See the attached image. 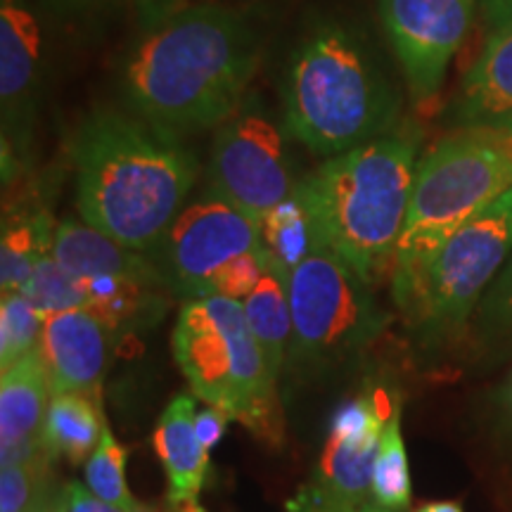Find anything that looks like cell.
Instances as JSON below:
<instances>
[{
	"label": "cell",
	"mask_w": 512,
	"mask_h": 512,
	"mask_svg": "<svg viewBox=\"0 0 512 512\" xmlns=\"http://www.w3.org/2000/svg\"><path fill=\"white\" fill-rule=\"evenodd\" d=\"M354 512H389V510H384V508H380V505H375V503H368V505H363V508H358Z\"/></svg>",
	"instance_id": "cell-39"
},
{
	"label": "cell",
	"mask_w": 512,
	"mask_h": 512,
	"mask_svg": "<svg viewBox=\"0 0 512 512\" xmlns=\"http://www.w3.org/2000/svg\"><path fill=\"white\" fill-rule=\"evenodd\" d=\"M43 81V31L29 0H0V112L5 181L29 159Z\"/></svg>",
	"instance_id": "cell-13"
},
{
	"label": "cell",
	"mask_w": 512,
	"mask_h": 512,
	"mask_svg": "<svg viewBox=\"0 0 512 512\" xmlns=\"http://www.w3.org/2000/svg\"><path fill=\"white\" fill-rule=\"evenodd\" d=\"M128 3H131L133 10H136L138 24L140 29H143V34H150V31L159 29L164 22H169V19L178 15L183 8H188L185 0H128Z\"/></svg>",
	"instance_id": "cell-31"
},
{
	"label": "cell",
	"mask_w": 512,
	"mask_h": 512,
	"mask_svg": "<svg viewBox=\"0 0 512 512\" xmlns=\"http://www.w3.org/2000/svg\"><path fill=\"white\" fill-rule=\"evenodd\" d=\"M53 458L48 451L24 463L3 465L0 475V512H29L34 508L36 494L41 491V479L46 475V460Z\"/></svg>",
	"instance_id": "cell-28"
},
{
	"label": "cell",
	"mask_w": 512,
	"mask_h": 512,
	"mask_svg": "<svg viewBox=\"0 0 512 512\" xmlns=\"http://www.w3.org/2000/svg\"><path fill=\"white\" fill-rule=\"evenodd\" d=\"M259 223L266 252L287 273H292L316 249L325 247L311 211L299 197V192L273 207Z\"/></svg>",
	"instance_id": "cell-22"
},
{
	"label": "cell",
	"mask_w": 512,
	"mask_h": 512,
	"mask_svg": "<svg viewBox=\"0 0 512 512\" xmlns=\"http://www.w3.org/2000/svg\"><path fill=\"white\" fill-rule=\"evenodd\" d=\"M479 328L491 339H512V259L479 302Z\"/></svg>",
	"instance_id": "cell-30"
},
{
	"label": "cell",
	"mask_w": 512,
	"mask_h": 512,
	"mask_svg": "<svg viewBox=\"0 0 512 512\" xmlns=\"http://www.w3.org/2000/svg\"><path fill=\"white\" fill-rule=\"evenodd\" d=\"M69 155L81 219L143 254L162 245L197 181V159L181 136L112 107L81 121Z\"/></svg>",
	"instance_id": "cell-2"
},
{
	"label": "cell",
	"mask_w": 512,
	"mask_h": 512,
	"mask_svg": "<svg viewBox=\"0 0 512 512\" xmlns=\"http://www.w3.org/2000/svg\"><path fill=\"white\" fill-rule=\"evenodd\" d=\"M252 335L259 344L268 373L278 382L280 368L292 339V313H290V273L275 261L266 268L264 278L256 290L242 302Z\"/></svg>",
	"instance_id": "cell-19"
},
{
	"label": "cell",
	"mask_w": 512,
	"mask_h": 512,
	"mask_svg": "<svg viewBox=\"0 0 512 512\" xmlns=\"http://www.w3.org/2000/svg\"><path fill=\"white\" fill-rule=\"evenodd\" d=\"M415 512H465V510L458 501H432V503L420 505Z\"/></svg>",
	"instance_id": "cell-36"
},
{
	"label": "cell",
	"mask_w": 512,
	"mask_h": 512,
	"mask_svg": "<svg viewBox=\"0 0 512 512\" xmlns=\"http://www.w3.org/2000/svg\"><path fill=\"white\" fill-rule=\"evenodd\" d=\"M50 8L67 12V15H79V12H88L98 5L105 3V0H46Z\"/></svg>",
	"instance_id": "cell-35"
},
{
	"label": "cell",
	"mask_w": 512,
	"mask_h": 512,
	"mask_svg": "<svg viewBox=\"0 0 512 512\" xmlns=\"http://www.w3.org/2000/svg\"><path fill=\"white\" fill-rule=\"evenodd\" d=\"M399 93L354 24L320 19L294 46L283 79V126L332 159L394 131Z\"/></svg>",
	"instance_id": "cell-3"
},
{
	"label": "cell",
	"mask_w": 512,
	"mask_h": 512,
	"mask_svg": "<svg viewBox=\"0 0 512 512\" xmlns=\"http://www.w3.org/2000/svg\"><path fill=\"white\" fill-rule=\"evenodd\" d=\"M482 3L484 17L491 31L505 27L512 22V0H479Z\"/></svg>",
	"instance_id": "cell-34"
},
{
	"label": "cell",
	"mask_w": 512,
	"mask_h": 512,
	"mask_svg": "<svg viewBox=\"0 0 512 512\" xmlns=\"http://www.w3.org/2000/svg\"><path fill=\"white\" fill-rule=\"evenodd\" d=\"M43 320L46 316L24 294H3V304H0V366L3 370L38 351Z\"/></svg>",
	"instance_id": "cell-27"
},
{
	"label": "cell",
	"mask_w": 512,
	"mask_h": 512,
	"mask_svg": "<svg viewBox=\"0 0 512 512\" xmlns=\"http://www.w3.org/2000/svg\"><path fill=\"white\" fill-rule=\"evenodd\" d=\"M503 403H505V413H508V418L512 422V380H510L508 389H505V394H503Z\"/></svg>",
	"instance_id": "cell-38"
},
{
	"label": "cell",
	"mask_w": 512,
	"mask_h": 512,
	"mask_svg": "<svg viewBox=\"0 0 512 512\" xmlns=\"http://www.w3.org/2000/svg\"><path fill=\"white\" fill-rule=\"evenodd\" d=\"M411 496V470H408L406 444L401 437V401H394V411L382 430L380 451L375 460L373 503L389 512H406L411 508Z\"/></svg>",
	"instance_id": "cell-24"
},
{
	"label": "cell",
	"mask_w": 512,
	"mask_h": 512,
	"mask_svg": "<svg viewBox=\"0 0 512 512\" xmlns=\"http://www.w3.org/2000/svg\"><path fill=\"white\" fill-rule=\"evenodd\" d=\"M285 128L259 95H247L240 110L219 126L207 166L209 190L261 221L297 192Z\"/></svg>",
	"instance_id": "cell-9"
},
{
	"label": "cell",
	"mask_w": 512,
	"mask_h": 512,
	"mask_svg": "<svg viewBox=\"0 0 512 512\" xmlns=\"http://www.w3.org/2000/svg\"><path fill=\"white\" fill-rule=\"evenodd\" d=\"M88 290V311L95 313L110 330L140 328L155 323L164 313V299L159 290L164 283L140 278H93L83 280Z\"/></svg>",
	"instance_id": "cell-21"
},
{
	"label": "cell",
	"mask_w": 512,
	"mask_h": 512,
	"mask_svg": "<svg viewBox=\"0 0 512 512\" xmlns=\"http://www.w3.org/2000/svg\"><path fill=\"white\" fill-rule=\"evenodd\" d=\"M195 418V401L188 394H178L157 422L155 451L164 465L171 505L197 501L209 477V451L197 437Z\"/></svg>",
	"instance_id": "cell-17"
},
{
	"label": "cell",
	"mask_w": 512,
	"mask_h": 512,
	"mask_svg": "<svg viewBox=\"0 0 512 512\" xmlns=\"http://www.w3.org/2000/svg\"><path fill=\"white\" fill-rule=\"evenodd\" d=\"M57 512H60V510H57Z\"/></svg>",
	"instance_id": "cell-41"
},
{
	"label": "cell",
	"mask_w": 512,
	"mask_h": 512,
	"mask_svg": "<svg viewBox=\"0 0 512 512\" xmlns=\"http://www.w3.org/2000/svg\"><path fill=\"white\" fill-rule=\"evenodd\" d=\"M50 256L81 280L93 278H140L166 283L157 261L136 249H128L86 221L67 219L55 226Z\"/></svg>",
	"instance_id": "cell-16"
},
{
	"label": "cell",
	"mask_w": 512,
	"mask_h": 512,
	"mask_svg": "<svg viewBox=\"0 0 512 512\" xmlns=\"http://www.w3.org/2000/svg\"><path fill=\"white\" fill-rule=\"evenodd\" d=\"M55 228L48 214H27L5 221L0 247V285L3 294L19 292L34 273L38 261L53 249Z\"/></svg>",
	"instance_id": "cell-23"
},
{
	"label": "cell",
	"mask_w": 512,
	"mask_h": 512,
	"mask_svg": "<svg viewBox=\"0 0 512 512\" xmlns=\"http://www.w3.org/2000/svg\"><path fill=\"white\" fill-rule=\"evenodd\" d=\"M510 188L508 136L465 131L441 140L415 169L406 223L394 254V278L425 264L456 230Z\"/></svg>",
	"instance_id": "cell-5"
},
{
	"label": "cell",
	"mask_w": 512,
	"mask_h": 512,
	"mask_svg": "<svg viewBox=\"0 0 512 512\" xmlns=\"http://www.w3.org/2000/svg\"><path fill=\"white\" fill-rule=\"evenodd\" d=\"M136 512H152V510H147V508H143V505H140V508H138Z\"/></svg>",
	"instance_id": "cell-40"
},
{
	"label": "cell",
	"mask_w": 512,
	"mask_h": 512,
	"mask_svg": "<svg viewBox=\"0 0 512 512\" xmlns=\"http://www.w3.org/2000/svg\"><path fill=\"white\" fill-rule=\"evenodd\" d=\"M19 294H24L43 316L72 309L88 311V304H91L86 283L69 271H64L50 254L38 261L34 273L29 275Z\"/></svg>",
	"instance_id": "cell-26"
},
{
	"label": "cell",
	"mask_w": 512,
	"mask_h": 512,
	"mask_svg": "<svg viewBox=\"0 0 512 512\" xmlns=\"http://www.w3.org/2000/svg\"><path fill=\"white\" fill-rule=\"evenodd\" d=\"M394 406L382 408L373 392L344 401L332 413L316 475L290 503V512H354L373 503L375 460Z\"/></svg>",
	"instance_id": "cell-11"
},
{
	"label": "cell",
	"mask_w": 512,
	"mask_h": 512,
	"mask_svg": "<svg viewBox=\"0 0 512 512\" xmlns=\"http://www.w3.org/2000/svg\"><path fill=\"white\" fill-rule=\"evenodd\" d=\"M477 0H380V17L415 102H430L472 27Z\"/></svg>",
	"instance_id": "cell-12"
},
{
	"label": "cell",
	"mask_w": 512,
	"mask_h": 512,
	"mask_svg": "<svg viewBox=\"0 0 512 512\" xmlns=\"http://www.w3.org/2000/svg\"><path fill=\"white\" fill-rule=\"evenodd\" d=\"M230 415L223 413L221 408H204V411L197 413L195 418V430H197V437H200L202 446L211 451L219 441L223 439V432H226V425H228Z\"/></svg>",
	"instance_id": "cell-33"
},
{
	"label": "cell",
	"mask_w": 512,
	"mask_h": 512,
	"mask_svg": "<svg viewBox=\"0 0 512 512\" xmlns=\"http://www.w3.org/2000/svg\"><path fill=\"white\" fill-rule=\"evenodd\" d=\"M48 373L38 351L3 370L0 380V444L12 448L41 439L48 411Z\"/></svg>",
	"instance_id": "cell-18"
},
{
	"label": "cell",
	"mask_w": 512,
	"mask_h": 512,
	"mask_svg": "<svg viewBox=\"0 0 512 512\" xmlns=\"http://www.w3.org/2000/svg\"><path fill=\"white\" fill-rule=\"evenodd\" d=\"M55 512H57V510H55Z\"/></svg>",
	"instance_id": "cell-42"
},
{
	"label": "cell",
	"mask_w": 512,
	"mask_h": 512,
	"mask_svg": "<svg viewBox=\"0 0 512 512\" xmlns=\"http://www.w3.org/2000/svg\"><path fill=\"white\" fill-rule=\"evenodd\" d=\"M110 328L95 313L72 309L43 320L38 356L53 394L91 392L107 366Z\"/></svg>",
	"instance_id": "cell-14"
},
{
	"label": "cell",
	"mask_w": 512,
	"mask_h": 512,
	"mask_svg": "<svg viewBox=\"0 0 512 512\" xmlns=\"http://www.w3.org/2000/svg\"><path fill=\"white\" fill-rule=\"evenodd\" d=\"M83 484L100 501L117 505L121 510L136 512L140 508L126 484V448L119 444L107 422L98 448L93 451V456H88L86 482Z\"/></svg>",
	"instance_id": "cell-25"
},
{
	"label": "cell",
	"mask_w": 512,
	"mask_h": 512,
	"mask_svg": "<svg viewBox=\"0 0 512 512\" xmlns=\"http://www.w3.org/2000/svg\"><path fill=\"white\" fill-rule=\"evenodd\" d=\"M171 347L178 368L202 401L254 425L266 418L275 382L242 302L226 297L185 302Z\"/></svg>",
	"instance_id": "cell-7"
},
{
	"label": "cell",
	"mask_w": 512,
	"mask_h": 512,
	"mask_svg": "<svg viewBox=\"0 0 512 512\" xmlns=\"http://www.w3.org/2000/svg\"><path fill=\"white\" fill-rule=\"evenodd\" d=\"M178 512H204L197 501H185V503H176Z\"/></svg>",
	"instance_id": "cell-37"
},
{
	"label": "cell",
	"mask_w": 512,
	"mask_h": 512,
	"mask_svg": "<svg viewBox=\"0 0 512 512\" xmlns=\"http://www.w3.org/2000/svg\"><path fill=\"white\" fill-rule=\"evenodd\" d=\"M57 510L60 512H126L117 508V505L100 501L98 496H93L91 491H88L86 484H79V482H72L67 489H64L62 503L57 505Z\"/></svg>",
	"instance_id": "cell-32"
},
{
	"label": "cell",
	"mask_w": 512,
	"mask_h": 512,
	"mask_svg": "<svg viewBox=\"0 0 512 512\" xmlns=\"http://www.w3.org/2000/svg\"><path fill=\"white\" fill-rule=\"evenodd\" d=\"M418 145L413 131H389L325 159L297 185L323 245L366 283H373L389 261L394 264L418 169Z\"/></svg>",
	"instance_id": "cell-4"
},
{
	"label": "cell",
	"mask_w": 512,
	"mask_h": 512,
	"mask_svg": "<svg viewBox=\"0 0 512 512\" xmlns=\"http://www.w3.org/2000/svg\"><path fill=\"white\" fill-rule=\"evenodd\" d=\"M159 247V268L166 283L190 302L209 297L216 275L240 256L264 247V242L261 223L254 216L207 192L176 216Z\"/></svg>",
	"instance_id": "cell-10"
},
{
	"label": "cell",
	"mask_w": 512,
	"mask_h": 512,
	"mask_svg": "<svg viewBox=\"0 0 512 512\" xmlns=\"http://www.w3.org/2000/svg\"><path fill=\"white\" fill-rule=\"evenodd\" d=\"M290 366L306 373L351 361L380 337L389 313L342 256L320 247L290 273Z\"/></svg>",
	"instance_id": "cell-8"
},
{
	"label": "cell",
	"mask_w": 512,
	"mask_h": 512,
	"mask_svg": "<svg viewBox=\"0 0 512 512\" xmlns=\"http://www.w3.org/2000/svg\"><path fill=\"white\" fill-rule=\"evenodd\" d=\"M105 422L88 392L53 394L43 420L41 441L50 456H67L72 463H81L100 444Z\"/></svg>",
	"instance_id": "cell-20"
},
{
	"label": "cell",
	"mask_w": 512,
	"mask_h": 512,
	"mask_svg": "<svg viewBox=\"0 0 512 512\" xmlns=\"http://www.w3.org/2000/svg\"><path fill=\"white\" fill-rule=\"evenodd\" d=\"M271 261L273 259L266 252V247H259L254 252L240 256V259H235L233 264H228L216 275L214 283L209 287V297H226L235 299V302H245L249 294L256 290V285L261 283Z\"/></svg>",
	"instance_id": "cell-29"
},
{
	"label": "cell",
	"mask_w": 512,
	"mask_h": 512,
	"mask_svg": "<svg viewBox=\"0 0 512 512\" xmlns=\"http://www.w3.org/2000/svg\"><path fill=\"white\" fill-rule=\"evenodd\" d=\"M512 249V188L448 238L413 273L394 278V302L427 342L460 330Z\"/></svg>",
	"instance_id": "cell-6"
},
{
	"label": "cell",
	"mask_w": 512,
	"mask_h": 512,
	"mask_svg": "<svg viewBox=\"0 0 512 512\" xmlns=\"http://www.w3.org/2000/svg\"><path fill=\"white\" fill-rule=\"evenodd\" d=\"M456 119L465 131L512 136V22L491 31L482 55L465 74Z\"/></svg>",
	"instance_id": "cell-15"
},
{
	"label": "cell",
	"mask_w": 512,
	"mask_h": 512,
	"mask_svg": "<svg viewBox=\"0 0 512 512\" xmlns=\"http://www.w3.org/2000/svg\"><path fill=\"white\" fill-rule=\"evenodd\" d=\"M261 53L264 38L247 12L188 5L128 53L121 72L128 110L176 136L219 128L247 100Z\"/></svg>",
	"instance_id": "cell-1"
}]
</instances>
